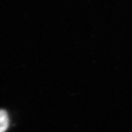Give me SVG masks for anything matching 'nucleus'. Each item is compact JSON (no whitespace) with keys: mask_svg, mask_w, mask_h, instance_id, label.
<instances>
[{"mask_svg":"<svg viewBox=\"0 0 132 132\" xmlns=\"http://www.w3.org/2000/svg\"><path fill=\"white\" fill-rule=\"evenodd\" d=\"M9 127V118L7 112L0 109V132H5Z\"/></svg>","mask_w":132,"mask_h":132,"instance_id":"nucleus-1","label":"nucleus"}]
</instances>
